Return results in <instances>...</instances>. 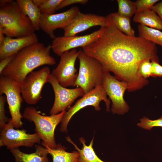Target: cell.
I'll return each mask as SVG.
<instances>
[{"label":"cell","mask_w":162,"mask_h":162,"mask_svg":"<svg viewBox=\"0 0 162 162\" xmlns=\"http://www.w3.org/2000/svg\"><path fill=\"white\" fill-rule=\"evenodd\" d=\"M66 112L64 111L56 115L45 116L41 115L35 107L28 106L25 109L23 116L29 122L34 123V130L42 140V145L55 149L58 144L55 140V130L61 122Z\"/></svg>","instance_id":"277c9868"},{"label":"cell","mask_w":162,"mask_h":162,"mask_svg":"<svg viewBox=\"0 0 162 162\" xmlns=\"http://www.w3.org/2000/svg\"><path fill=\"white\" fill-rule=\"evenodd\" d=\"M7 101L5 96L2 95L0 96V129L7 123L10 119L5 115V104Z\"/></svg>","instance_id":"f1b7e54d"},{"label":"cell","mask_w":162,"mask_h":162,"mask_svg":"<svg viewBox=\"0 0 162 162\" xmlns=\"http://www.w3.org/2000/svg\"><path fill=\"white\" fill-rule=\"evenodd\" d=\"M102 100L105 104L106 111L109 112L110 101L107 98L102 85L98 86L91 91L85 94L82 98L66 112L61 122L60 131L67 132V126L70 121L72 116L81 109L88 106H92L94 108L95 110L100 111L101 108L100 104Z\"/></svg>","instance_id":"8992f818"},{"label":"cell","mask_w":162,"mask_h":162,"mask_svg":"<svg viewBox=\"0 0 162 162\" xmlns=\"http://www.w3.org/2000/svg\"><path fill=\"white\" fill-rule=\"evenodd\" d=\"M110 72L105 70L102 85L107 95L112 103L111 110L114 114L123 115L128 112L129 107L124 98L128 90L127 83L119 80Z\"/></svg>","instance_id":"30bf717a"},{"label":"cell","mask_w":162,"mask_h":162,"mask_svg":"<svg viewBox=\"0 0 162 162\" xmlns=\"http://www.w3.org/2000/svg\"><path fill=\"white\" fill-rule=\"evenodd\" d=\"M38 42V39L35 33L15 38L6 36L0 46V60L15 55L22 49Z\"/></svg>","instance_id":"2e32d148"},{"label":"cell","mask_w":162,"mask_h":162,"mask_svg":"<svg viewBox=\"0 0 162 162\" xmlns=\"http://www.w3.org/2000/svg\"><path fill=\"white\" fill-rule=\"evenodd\" d=\"M5 94L11 120L15 128L22 127L23 118L20 110L23 99L21 94L20 84L11 79L1 76L0 95Z\"/></svg>","instance_id":"52a82bcc"},{"label":"cell","mask_w":162,"mask_h":162,"mask_svg":"<svg viewBox=\"0 0 162 162\" xmlns=\"http://www.w3.org/2000/svg\"><path fill=\"white\" fill-rule=\"evenodd\" d=\"M116 26L121 32L129 36H135V31L132 28L130 18L122 16L117 12L110 14Z\"/></svg>","instance_id":"603a6c76"},{"label":"cell","mask_w":162,"mask_h":162,"mask_svg":"<svg viewBox=\"0 0 162 162\" xmlns=\"http://www.w3.org/2000/svg\"><path fill=\"white\" fill-rule=\"evenodd\" d=\"M42 14H54L62 0H33Z\"/></svg>","instance_id":"cb8c5ba5"},{"label":"cell","mask_w":162,"mask_h":162,"mask_svg":"<svg viewBox=\"0 0 162 162\" xmlns=\"http://www.w3.org/2000/svg\"><path fill=\"white\" fill-rule=\"evenodd\" d=\"M14 128L10 118L0 129L1 147L5 146L10 150L22 146L31 147L36 144L40 143L41 139L37 133L28 134L25 130L15 129Z\"/></svg>","instance_id":"ba28073f"},{"label":"cell","mask_w":162,"mask_h":162,"mask_svg":"<svg viewBox=\"0 0 162 162\" xmlns=\"http://www.w3.org/2000/svg\"><path fill=\"white\" fill-rule=\"evenodd\" d=\"M152 66L151 61L149 59L143 61L140 64L139 68V72L141 76L144 79L147 78L152 76Z\"/></svg>","instance_id":"83f0119b"},{"label":"cell","mask_w":162,"mask_h":162,"mask_svg":"<svg viewBox=\"0 0 162 162\" xmlns=\"http://www.w3.org/2000/svg\"><path fill=\"white\" fill-rule=\"evenodd\" d=\"M106 17L104 33L82 50L99 61L106 70L114 74L116 79L125 82L128 91L140 89L148 83L139 73L141 63L146 59L159 63L156 44L123 33L116 26L110 14Z\"/></svg>","instance_id":"6da1fadb"},{"label":"cell","mask_w":162,"mask_h":162,"mask_svg":"<svg viewBox=\"0 0 162 162\" xmlns=\"http://www.w3.org/2000/svg\"><path fill=\"white\" fill-rule=\"evenodd\" d=\"M159 0H138L135 2L136 9L135 14L152 10V7Z\"/></svg>","instance_id":"4316f807"},{"label":"cell","mask_w":162,"mask_h":162,"mask_svg":"<svg viewBox=\"0 0 162 162\" xmlns=\"http://www.w3.org/2000/svg\"><path fill=\"white\" fill-rule=\"evenodd\" d=\"M88 1V0H62L58 7L57 10L62 9L66 6L73 4H85Z\"/></svg>","instance_id":"f546056e"},{"label":"cell","mask_w":162,"mask_h":162,"mask_svg":"<svg viewBox=\"0 0 162 162\" xmlns=\"http://www.w3.org/2000/svg\"><path fill=\"white\" fill-rule=\"evenodd\" d=\"M140 121L137 124V126L145 130H150L154 127L162 128V116L159 118L154 120L144 116L140 119Z\"/></svg>","instance_id":"484cf974"},{"label":"cell","mask_w":162,"mask_h":162,"mask_svg":"<svg viewBox=\"0 0 162 162\" xmlns=\"http://www.w3.org/2000/svg\"><path fill=\"white\" fill-rule=\"evenodd\" d=\"M48 82L52 87L55 95L54 103L50 111V115L66 111L77 98L82 96L85 94L80 87L69 89L61 86L52 74Z\"/></svg>","instance_id":"4fadbf2b"},{"label":"cell","mask_w":162,"mask_h":162,"mask_svg":"<svg viewBox=\"0 0 162 162\" xmlns=\"http://www.w3.org/2000/svg\"><path fill=\"white\" fill-rule=\"evenodd\" d=\"M107 23L106 16L92 14H85L80 11L69 24L63 29L64 36H75L78 33L94 26L105 27Z\"/></svg>","instance_id":"5bb4252c"},{"label":"cell","mask_w":162,"mask_h":162,"mask_svg":"<svg viewBox=\"0 0 162 162\" xmlns=\"http://www.w3.org/2000/svg\"><path fill=\"white\" fill-rule=\"evenodd\" d=\"M118 6L117 13L119 15L130 18L135 14L136 7L135 2L130 0H117Z\"/></svg>","instance_id":"d4e9b609"},{"label":"cell","mask_w":162,"mask_h":162,"mask_svg":"<svg viewBox=\"0 0 162 162\" xmlns=\"http://www.w3.org/2000/svg\"><path fill=\"white\" fill-rule=\"evenodd\" d=\"M66 140L72 144L78 152L79 156L78 162H109L102 160L96 154L93 147L94 137L88 146L86 145V141L84 138H80V141L83 145L81 149L77 147L69 136L66 137Z\"/></svg>","instance_id":"d6986e66"},{"label":"cell","mask_w":162,"mask_h":162,"mask_svg":"<svg viewBox=\"0 0 162 162\" xmlns=\"http://www.w3.org/2000/svg\"><path fill=\"white\" fill-rule=\"evenodd\" d=\"M80 11L78 7L73 6L67 10L57 14L42 13L40 29L53 39L56 37L54 31L59 28L64 29Z\"/></svg>","instance_id":"9a60e30c"},{"label":"cell","mask_w":162,"mask_h":162,"mask_svg":"<svg viewBox=\"0 0 162 162\" xmlns=\"http://www.w3.org/2000/svg\"><path fill=\"white\" fill-rule=\"evenodd\" d=\"M51 49V44L46 46L39 42L24 48L15 55L1 76L11 79L21 84L37 68L56 64L55 58L50 55Z\"/></svg>","instance_id":"7a4b0ae2"},{"label":"cell","mask_w":162,"mask_h":162,"mask_svg":"<svg viewBox=\"0 0 162 162\" xmlns=\"http://www.w3.org/2000/svg\"><path fill=\"white\" fill-rule=\"evenodd\" d=\"M79 52L75 49L62 54L58 64L52 71V74L64 87L73 86L76 81L78 74L75 63Z\"/></svg>","instance_id":"8fae6325"},{"label":"cell","mask_w":162,"mask_h":162,"mask_svg":"<svg viewBox=\"0 0 162 162\" xmlns=\"http://www.w3.org/2000/svg\"><path fill=\"white\" fill-rule=\"evenodd\" d=\"M105 28L100 27L98 30L89 34L82 36H59L52 40L51 49L60 56L65 52L78 47L83 48L91 45L104 33Z\"/></svg>","instance_id":"7c38bea8"},{"label":"cell","mask_w":162,"mask_h":162,"mask_svg":"<svg viewBox=\"0 0 162 162\" xmlns=\"http://www.w3.org/2000/svg\"><path fill=\"white\" fill-rule=\"evenodd\" d=\"M50 69L44 67L29 73L21 83L22 96L24 100L30 105L37 104L41 98V92L44 84L48 82Z\"/></svg>","instance_id":"9c48e42d"},{"label":"cell","mask_w":162,"mask_h":162,"mask_svg":"<svg viewBox=\"0 0 162 162\" xmlns=\"http://www.w3.org/2000/svg\"><path fill=\"white\" fill-rule=\"evenodd\" d=\"M16 1L22 11L31 20L35 30H39L42 13L33 0H17Z\"/></svg>","instance_id":"ac0fdd59"},{"label":"cell","mask_w":162,"mask_h":162,"mask_svg":"<svg viewBox=\"0 0 162 162\" xmlns=\"http://www.w3.org/2000/svg\"><path fill=\"white\" fill-rule=\"evenodd\" d=\"M133 20L149 27L162 30V21L156 13L152 10L135 14Z\"/></svg>","instance_id":"ffe728a7"},{"label":"cell","mask_w":162,"mask_h":162,"mask_svg":"<svg viewBox=\"0 0 162 162\" xmlns=\"http://www.w3.org/2000/svg\"><path fill=\"white\" fill-rule=\"evenodd\" d=\"M152 76L156 77L162 76V66L159 63L152 61Z\"/></svg>","instance_id":"4dcf8cb0"},{"label":"cell","mask_w":162,"mask_h":162,"mask_svg":"<svg viewBox=\"0 0 162 162\" xmlns=\"http://www.w3.org/2000/svg\"><path fill=\"white\" fill-rule=\"evenodd\" d=\"M12 0H0V7L4 6L8 3L10 2Z\"/></svg>","instance_id":"e575fe53"},{"label":"cell","mask_w":162,"mask_h":162,"mask_svg":"<svg viewBox=\"0 0 162 162\" xmlns=\"http://www.w3.org/2000/svg\"><path fill=\"white\" fill-rule=\"evenodd\" d=\"M50 154L52 156L53 162H78L79 153L77 151L71 152L65 151L66 148L61 144H58L55 149H51L47 146Z\"/></svg>","instance_id":"44dd1931"},{"label":"cell","mask_w":162,"mask_h":162,"mask_svg":"<svg viewBox=\"0 0 162 162\" xmlns=\"http://www.w3.org/2000/svg\"><path fill=\"white\" fill-rule=\"evenodd\" d=\"M78 56L80 66L79 73L73 87L81 88L85 93L102 85L105 69L97 60L86 55L82 49Z\"/></svg>","instance_id":"5b68a950"},{"label":"cell","mask_w":162,"mask_h":162,"mask_svg":"<svg viewBox=\"0 0 162 162\" xmlns=\"http://www.w3.org/2000/svg\"><path fill=\"white\" fill-rule=\"evenodd\" d=\"M152 10L157 13L162 21V2L155 4Z\"/></svg>","instance_id":"d6a6232c"},{"label":"cell","mask_w":162,"mask_h":162,"mask_svg":"<svg viewBox=\"0 0 162 162\" xmlns=\"http://www.w3.org/2000/svg\"><path fill=\"white\" fill-rule=\"evenodd\" d=\"M16 55V54H15ZM15 55L8 56L0 60V74H1L4 69L8 66L14 58Z\"/></svg>","instance_id":"1f68e13d"},{"label":"cell","mask_w":162,"mask_h":162,"mask_svg":"<svg viewBox=\"0 0 162 162\" xmlns=\"http://www.w3.org/2000/svg\"><path fill=\"white\" fill-rule=\"evenodd\" d=\"M35 152L31 154L22 152L19 148L9 150L15 158V162H49L47 148L43 145L35 144Z\"/></svg>","instance_id":"e0dca14e"},{"label":"cell","mask_w":162,"mask_h":162,"mask_svg":"<svg viewBox=\"0 0 162 162\" xmlns=\"http://www.w3.org/2000/svg\"><path fill=\"white\" fill-rule=\"evenodd\" d=\"M4 35L2 29L0 27V46L2 45L4 42L5 37Z\"/></svg>","instance_id":"836d02e7"},{"label":"cell","mask_w":162,"mask_h":162,"mask_svg":"<svg viewBox=\"0 0 162 162\" xmlns=\"http://www.w3.org/2000/svg\"><path fill=\"white\" fill-rule=\"evenodd\" d=\"M0 27L6 36L19 38L34 33L31 20L12 0L0 8Z\"/></svg>","instance_id":"3957f363"},{"label":"cell","mask_w":162,"mask_h":162,"mask_svg":"<svg viewBox=\"0 0 162 162\" xmlns=\"http://www.w3.org/2000/svg\"><path fill=\"white\" fill-rule=\"evenodd\" d=\"M139 37L162 47V32L160 30L139 24L138 26Z\"/></svg>","instance_id":"7402d4cb"}]
</instances>
